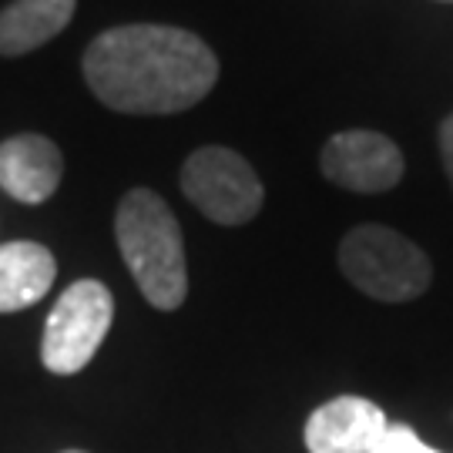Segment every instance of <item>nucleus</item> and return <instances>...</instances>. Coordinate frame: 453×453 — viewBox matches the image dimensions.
Wrapping results in <instances>:
<instances>
[{"label": "nucleus", "mask_w": 453, "mask_h": 453, "mask_svg": "<svg viewBox=\"0 0 453 453\" xmlns=\"http://www.w3.org/2000/svg\"><path fill=\"white\" fill-rule=\"evenodd\" d=\"M65 179V155L48 134H14L0 142V188L20 205H44Z\"/></svg>", "instance_id": "8"}, {"label": "nucleus", "mask_w": 453, "mask_h": 453, "mask_svg": "<svg viewBox=\"0 0 453 453\" xmlns=\"http://www.w3.org/2000/svg\"><path fill=\"white\" fill-rule=\"evenodd\" d=\"M319 172L329 185L357 195L393 192L406 172L400 145L383 131L349 128L333 134L319 151Z\"/></svg>", "instance_id": "6"}, {"label": "nucleus", "mask_w": 453, "mask_h": 453, "mask_svg": "<svg viewBox=\"0 0 453 453\" xmlns=\"http://www.w3.org/2000/svg\"><path fill=\"white\" fill-rule=\"evenodd\" d=\"M81 74L108 111L179 114L211 95L219 58L185 27L121 24L88 44Z\"/></svg>", "instance_id": "1"}, {"label": "nucleus", "mask_w": 453, "mask_h": 453, "mask_svg": "<svg viewBox=\"0 0 453 453\" xmlns=\"http://www.w3.org/2000/svg\"><path fill=\"white\" fill-rule=\"evenodd\" d=\"M336 262L346 282L376 303H413L434 282V262L420 245L376 222L349 228Z\"/></svg>", "instance_id": "3"}, {"label": "nucleus", "mask_w": 453, "mask_h": 453, "mask_svg": "<svg viewBox=\"0 0 453 453\" xmlns=\"http://www.w3.org/2000/svg\"><path fill=\"white\" fill-rule=\"evenodd\" d=\"M114 239L148 306L175 312L188 296L185 239L172 205L151 188H131L114 211Z\"/></svg>", "instance_id": "2"}, {"label": "nucleus", "mask_w": 453, "mask_h": 453, "mask_svg": "<svg viewBox=\"0 0 453 453\" xmlns=\"http://www.w3.org/2000/svg\"><path fill=\"white\" fill-rule=\"evenodd\" d=\"M114 323V296L97 279L71 282L61 299L54 303L44 323L41 340V363L54 376H74L81 372Z\"/></svg>", "instance_id": "4"}, {"label": "nucleus", "mask_w": 453, "mask_h": 453, "mask_svg": "<svg viewBox=\"0 0 453 453\" xmlns=\"http://www.w3.org/2000/svg\"><path fill=\"white\" fill-rule=\"evenodd\" d=\"M370 453H443V450H434L410 423H389L387 430H383V437H380V443Z\"/></svg>", "instance_id": "11"}, {"label": "nucleus", "mask_w": 453, "mask_h": 453, "mask_svg": "<svg viewBox=\"0 0 453 453\" xmlns=\"http://www.w3.org/2000/svg\"><path fill=\"white\" fill-rule=\"evenodd\" d=\"M387 426L389 417L383 413V406L346 393L326 400L309 413L303 440L309 453H370Z\"/></svg>", "instance_id": "7"}, {"label": "nucleus", "mask_w": 453, "mask_h": 453, "mask_svg": "<svg viewBox=\"0 0 453 453\" xmlns=\"http://www.w3.org/2000/svg\"><path fill=\"white\" fill-rule=\"evenodd\" d=\"M65 453H84V450H65Z\"/></svg>", "instance_id": "13"}, {"label": "nucleus", "mask_w": 453, "mask_h": 453, "mask_svg": "<svg viewBox=\"0 0 453 453\" xmlns=\"http://www.w3.org/2000/svg\"><path fill=\"white\" fill-rule=\"evenodd\" d=\"M58 279L54 252L41 242L0 245V312H20L41 303Z\"/></svg>", "instance_id": "9"}, {"label": "nucleus", "mask_w": 453, "mask_h": 453, "mask_svg": "<svg viewBox=\"0 0 453 453\" xmlns=\"http://www.w3.org/2000/svg\"><path fill=\"white\" fill-rule=\"evenodd\" d=\"M181 195L215 226H245L262 209V188L256 168L226 145L195 148L181 165Z\"/></svg>", "instance_id": "5"}, {"label": "nucleus", "mask_w": 453, "mask_h": 453, "mask_svg": "<svg viewBox=\"0 0 453 453\" xmlns=\"http://www.w3.org/2000/svg\"><path fill=\"white\" fill-rule=\"evenodd\" d=\"M437 145H440V162H443V172H447V179H450V188H453V114L440 125L437 131Z\"/></svg>", "instance_id": "12"}, {"label": "nucleus", "mask_w": 453, "mask_h": 453, "mask_svg": "<svg viewBox=\"0 0 453 453\" xmlns=\"http://www.w3.org/2000/svg\"><path fill=\"white\" fill-rule=\"evenodd\" d=\"M78 0H11L0 11V58H24L65 31Z\"/></svg>", "instance_id": "10"}]
</instances>
